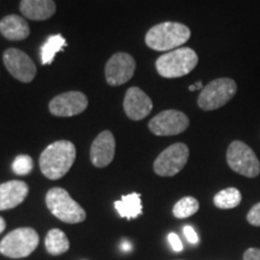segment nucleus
I'll use <instances>...</instances> for the list:
<instances>
[{"instance_id":"nucleus-1","label":"nucleus","mask_w":260,"mask_h":260,"mask_svg":"<svg viewBox=\"0 0 260 260\" xmlns=\"http://www.w3.org/2000/svg\"><path fill=\"white\" fill-rule=\"evenodd\" d=\"M76 158V147L67 140L56 141L45 148L39 159L42 174L48 180H59L69 172Z\"/></svg>"},{"instance_id":"nucleus-2","label":"nucleus","mask_w":260,"mask_h":260,"mask_svg":"<svg viewBox=\"0 0 260 260\" xmlns=\"http://www.w3.org/2000/svg\"><path fill=\"white\" fill-rule=\"evenodd\" d=\"M190 38V29L177 22H164L152 27L145 37V42L154 51L164 52L180 48Z\"/></svg>"},{"instance_id":"nucleus-3","label":"nucleus","mask_w":260,"mask_h":260,"mask_svg":"<svg viewBox=\"0 0 260 260\" xmlns=\"http://www.w3.org/2000/svg\"><path fill=\"white\" fill-rule=\"evenodd\" d=\"M198 54L189 47H180L161 54L155 61L158 74L167 79L186 76L197 67Z\"/></svg>"},{"instance_id":"nucleus-4","label":"nucleus","mask_w":260,"mask_h":260,"mask_svg":"<svg viewBox=\"0 0 260 260\" xmlns=\"http://www.w3.org/2000/svg\"><path fill=\"white\" fill-rule=\"evenodd\" d=\"M46 205L54 217L64 223L77 224L86 219V211L63 188H52L46 194Z\"/></svg>"},{"instance_id":"nucleus-5","label":"nucleus","mask_w":260,"mask_h":260,"mask_svg":"<svg viewBox=\"0 0 260 260\" xmlns=\"http://www.w3.org/2000/svg\"><path fill=\"white\" fill-rule=\"evenodd\" d=\"M39 245V235L32 228H18L0 241V253L12 259L30 255Z\"/></svg>"},{"instance_id":"nucleus-6","label":"nucleus","mask_w":260,"mask_h":260,"mask_svg":"<svg viewBox=\"0 0 260 260\" xmlns=\"http://www.w3.org/2000/svg\"><path fill=\"white\" fill-rule=\"evenodd\" d=\"M237 84L234 80L222 77L205 86L198 98V105L204 111L220 109L235 96Z\"/></svg>"},{"instance_id":"nucleus-7","label":"nucleus","mask_w":260,"mask_h":260,"mask_svg":"<svg viewBox=\"0 0 260 260\" xmlns=\"http://www.w3.org/2000/svg\"><path fill=\"white\" fill-rule=\"evenodd\" d=\"M226 162L232 170L245 177L254 178L260 174V161L254 151L239 140L228 147Z\"/></svg>"},{"instance_id":"nucleus-8","label":"nucleus","mask_w":260,"mask_h":260,"mask_svg":"<svg viewBox=\"0 0 260 260\" xmlns=\"http://www.w3.org/2000/svg\"><path fill=\"white\" fill-rule=\"evenodd\" d=\"M189 158V148L187 145L174 144L161 152L154 160V172L161 177H172L186 167Z\"/></svg>"},{"instance_id":"nucleus-9","label":"nucleus","mask_w":260,"mask_h":260,"mask_svg":"<svg viewBox=\"0 0 260 260\" xmlns=\"http://www.w3.org/2000/svg\"><path fill=\"white\" fill-rule=\"evenodd\" d=\"M189 126V118L177 110H165L154 116L148 128L157 136H172L183 133Z\"/></svg>"},{"instance_id":"nucleus-10","label":"nucleus","mask_w":260,"mask_h":260,"mask_svg":"<svg viewBox=\"0 0 260 260\" xmlns=\"http://www.w3.org/2000/svg\"><path fill=\"white\" fill-rule=\"evenodd\" d=\"M5 68L16 80L23 83H29L35 79L37 67L31 58L18 48H9L3 56Z\"/></svg>"},{"instance_id":"nucleus-11","label":"nucleus","mask_w":260,"mask_h":260,"mask_svg":"<svg viewBox=\"0 0 260 260\" xmlns=\"http://www.w3.org/2000/svg\"><path fill=\"white\" fill-rule=\"evenodd\" d=\"M136 69L135 59L124 52H118L107 60L105 79L110 86H121L134 76Z\"/></svg>"},{"instance_id":"nucleus-12","label":"nucleus","mask_w":260,"mask_h":260,"mask_svg":"<svg viewBox=\"0 0 260 260\" xmlns=\"http://www.w3.org/2000/svg\"><path fill=\"white\" fill-rule=\"evenodd\" d=\"M88 106V99L83 93L73 92L61 93L51 100L48 109L53 116L73 117L82 113Z\"/></svg>"},{"instance_id":"nucleus-13","label":"nucleus","mask_w":260,"mask_h":260,"mask_svg":"<svg viewBox=\"0 0 260 260\" xmlns=\"http://www.w3.org/2000/svg\"><path fill=\"white\" fill-rule=\"evenodd\" d=\"M123 107L126 116L133 121H141L151 113L153 103L151 98L139 87H132L126 90Z\"/></svg>"},{"instance_id":"nucleus-14","label":"nucleus","mask_w":260,"mask_h":260,"mask_svg":"<svg viewBox=\"0 0 260 260\" xmlns=\"http://www.w3.org/2000/svg\"><path fill=\"white\" fill-rule=\"evenodd\" d=\"M115 136L109 130L102 132L90 146V161L94 167L105 168L115 158Z\"/></svg>"},{"instance_id":"nucleus-15","label":"nucleus","mask_w":260,"mask_h":260,"mask_svg":"<svg viewBox=\"0 0 260 260\" xmlns=\"http://www.w3.org/2000/svg\"><path fill=\"white\" fill-rule=\"evenodd\" d=\"M29 191L23 181H9L0 184V211L11 210L22 204Z\"/></svg>"},{"instance_id":"nucleus-16","label":"nucleus","mask_w":260,"mask_h":260,"mask_svg":"<svg viewBox=\"0 0 260 260\" xmlns=\"http://www.w3.org/2000/svg\"><path fill=\"white\" fill-rule=\"evenodd\" d=\"M19 10L22 15L32 21H45L56 12L53 0H21Z\"/></svg>"},{"instance_id":"nucleus-17","label":"nucleus","mask_w":260,"mask_h":260,"mask_svg":"<svg viewBox=\"0 0 260 260\" xmlns=\"http://www.w3.org/2000/svg\"><path fill=\"white\" fill-rule=\"evenodd\" d=\"M0 34L11 41L24 40L30 34L29 24L23 17L9 15L0 21Z\"/></svg>"},{"instance_id":"nucleus-18","label":"nucleus","mask_w":260,"mask_h":260,"mask_svg":"<svg viewBox=\"0 0 260 260\" xmlns=\"http://www.w3.org/2000/svg\"><path fill=\"white\" fill-rule=\"evenodd\" d=\"M115 207L119 216L126 219H133L142 213L141 195L139 193H132L122 197L121 200L116 201Z\"/></svg>"},{"instance_id":"nucleus-19","label":"nucleus","mask_w":260,"mask_h":260,"mask_svg":"<svg viewBox=\"0 0 260 260\" xmlns=\"http://www.w3.org/2000/svg\"><path fill=\"white\" fill-rule=\"evenodd\" d=\"M45 247L50 254L59 255L69 249L70 242L60 229H51L45 239Z\"/></svg>"},{"instance_id":"nucleus-20","label":"nucleus","mask_w":260,"mask_h":260,"mask_svg":"<svg viewBox=\"0 0 260 260\" xmlns=\"http://www.w3.org/2000/svg\"><path fill=\"white\" fill-rule=\"evenodd\" d=\"M67 46V40L60 34L51 35L41 46V61L44 65H50L58 52L63 51Z\"/></svg>"},{"instance_id":"nucleus-21","label":"nucleus","mask_w":260,"mask_h":260,"mask_svg":"<svg viewBox=\"0 0 260 260\" xmlns=\"http://www.w3.org/2000/svg\"><path fill=\"white\" fill-rule=\"evenodd\" d=\"M241 191L233 187L225 188V189L218 191L213 198L214 205L220 210L235 209L236 206L241 204Z\"/></svg>"},{"instance_id":"nucleus-22","label":"nucleus","mask_w":260,"mask_h":260,"mask_svg":"<svg viewBox=\"0 0 260 260\" xmlns=\"http://www.w3.org/2000/svg\"><path fill=\"white\" fill-rule=\"evenodd\" d=\"M199 210V201H198L193 197H186L182 198L175 204L174 209H172V213L176 218L183 219L188 218V217L193 216Z\"/></svg>"},{"instance_id":"nucleus-23","label":"nucleus","mask_w":260,"mask_h":260,"mask_svg":"<svg viewBox=\"0 0 260 260\" xmlns=\"http://www.w3.org/2000/svg\"><path fill=\"white\" fill-rule=\"evenodd\" d=\"M32 159L27 154H19L15 158L12 162V170L16 175L24 176V175L30 174L32 170Z\"/></svg>"},{"instance_id":"nucleus-24","label":"nucleus","mask_w":260,"mask_h":260,"mask_svg":"<svg viewBox=\"0 0 260 260\" xmlns=\"http://www.w3.org/2000/svg\"><path fill=\"white\" fill-rule=\"evenodd\" d=\"M247 222L251 225L260 226V203L255 204L247 213Z\"/></svg>"},{"instance_id":"nucleus-25","label":"nucleus","mask_w":260,"mask_h":260,"mask_svg":"<svg viewBox=\"0 0 260 260\" xmlns=\"http://www.w3.org/2000/svg\"><path fill=\"white\" fill-rule=\"evenodd\" d=\"M168 240H169V243H170V246L172 247V249H174L175 252H181L182 249H183V245H182L180 236H178L177 234L170 233L168 236Z\"/></svg>"},{"instance_id":"nucleus-26","label":"nucleus","mask_w":260,"mask_h":260,"mask_svg":"<svg viewBox=\"0 0 260 260\" xmlns=\"http://www.w3.org/2000/svg\"><path fill=\"white\" fill-rule=\"evenodd\" d=\"M183 234L188 240V242L191 243V245H197L199 242V236H198L197 232L190 225H186L183 228Z\"/></svg>"},{"instance_id":"nucleus-27","label":"nucleus","mask_w":260,"mask_h":260,"mask_svg":"<svg viewBox=\"0 0 260 260\" xmlns=\"http://www.w3.org/2000/svg\"><path fill=\"white\" fill-rule=\"evenodd\" d=\"M243 260H260V249L248 248L243 254Z\"/></svg>"},{"instance_id":"nucleus-28","label":"nucleus","mask_w":260,"mask_h":260,"mask_svg":"<svg viewBox=\"0 0 260 260\" xmlns=\"http://www.w3.org/2000/svg\"><path fill=\"white\" fill-rule=\"evenodd\" d=\"M121 248H122L123 252H130V251H132V248H133L132 242H129V241H126V240H124V241H122V243H121Z\"/></svg>"},{"instance_id":"nucleus-29","label":"nucleus","mask_w":260,"mask_h":260,"mask_svg":"<svg viewBox=\"0 0 260 260\" xmlns=\"http://www.w3.org/2000/svg\"><path fill=\"white\" fill-rule=\"evenodd\" d=\"M203 82H197L195 84H193V86H189V90L190 92H193V90H197V89H203Z\"/></svg>"},{"instance_id":"nucleus-30","label":"nucleus","mask_w":260,"mask_h":260,"mask_svg":"<svg viewBox=\"0 0 260 260\" xmlns=\"http://www.w3.org/2000/svg\"><path fill=\"white\" fill-rule=\"evenodd\" d=\"M5 228H6V222H5V219L3 218V217H0V234H2L3 232H4Z\"/></svg>"}]
</instances>
